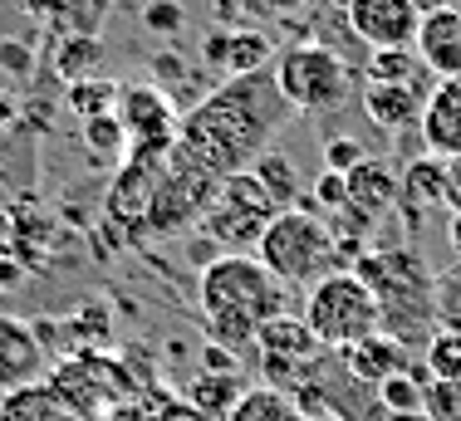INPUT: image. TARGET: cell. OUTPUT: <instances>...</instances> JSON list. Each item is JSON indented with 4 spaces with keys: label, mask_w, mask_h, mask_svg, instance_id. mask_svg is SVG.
<instances>
[{
    "label": "cell",
    "mask_w": 461,
    "mask_h": 421,
    "mask_svg": "<svg viewBox=\"0 0 461 421\" xmlns=\"http://www.w3.org/2000/svg\"><path fill=\"white\" fill-rule=\"evenodd\" d=\"M344 182H348V202L344 206H354L358 216L373 220V226L398 206V172H393L383 157H364L354 172L344 176Z\"/></svg>",
    "instance_id": "cell-20"
},
{
    "label": "cell",
    "mask_w": 461,
    "mask_h": 421,
    "mask_svg": "<svg viewBox=\"0 0 461 421\" xmlns=\"http://www.w3.org/2000/svg\"><path fill=\"white\" fill-rule=\"evenodd\" d=\"M98 59H104V44H98L94 35H74L69 44H59V49H54V64H59V74H64L69 84L94 79Z\"/></svg>",
    "instance_id": "cell-30"
},
{
    "label": "cell",
    "mask_w": 461,
    "mask_h": 421,
    "mask_svg": "<svg viewBox=\"0 0 461 421\" xmlns=\"http://www.w3.org/2000/svg\"><path fill=\"white\" fill-rule=\"evenodd\" d=\"M285 299H290V290L256 255H216L212 264H202V280H196V304H202L206 334L230 353L256 348L260 328L270 318L290 314Z\"/></svg>",
    "instance_id": "cell-2"
},
{
    "label": "cell",
    "mask_w": 461,
    "mask_h": 421,
    "mask_svg": "<svg viewBox=\"0 0 461 421\" xmlns=\"http://www.w3.org/2000/svg\"><path fill=\"white\" fill-rule=\"evenodd\" d=\"M417 132H422V152H432V157H461V74L432 84Z\"/></svg>",
    "instance_id": "cell-16"
},
{
    "label": "cell",
    "mask_w": 461,
    "mask_h": 421,
    "mask_svg": "<svg viewBox=\"0 0 461 421\" xmlns=\"http://www.w3.org/2000/svg\"><path fill=\"white\" fill-rule=\"evenodd\" d=\"M216 192H221L216 176L186 167V162H167V172L158 182V196L148 206V236H182L186 226H202Z\"/></svg>",
    "instance_id": "cell-10"
},
{
    "label": "cell",
    "mask_w": 461,
    "mask_h": 421,
    "mask_svg": "<svg viewBox=\"0 0 461 421\" xmlns=\"http://www.w3.org/2000/svg\"><path fill=\"white\" fill-rule=\"evenodd\" d=\"M422 108H427V94H417L408 84H364V113L373 128L383 132H412L422 123Z\"/></svg>",
    "instance_id": "cell-19"
},
{
    "label": "cell",
    "mask_w": 461,
    "mask_h": 421,
    "mask_svg": "<svg viewBox=\"0 0 461 421\" xmlns=\"http://www.w3.org/2000/svg\"><path fill=\"white\" fill-rule=\"evenodd\" d=\"M422 417L427 421H461V382L427 378V387H422Z\"/></svg>",
    "instance_id": "cell-32"
},
{
    "label": "cell",
    "mask_w": 461,
    "mask_h": 421,
    "mask_svg": "<svg viewBox=\"0 0 461 421\" xmlns=\"http://www.w3.org/2000/svg\"><path fill=\"white\" fill-rule=\"evenodd\" d=\"M339 358H344V368L354 372V378L364 382V387H383L388 378H398V372H408V368H412L408 343L393 338L388 328H383V334H373V338H364L358 348L339 353Z\"/></svg>",
    "instance_id": "cell-18"
},
{
    "label": "cell",
    "mask_w": 461,
    "mask_h": 421,
    "mask_svg": "<svg viewBox=\"0 0 461 421\" xmlns=\"http://www.w3.org/2000/svg\"><path fill=\"white\" fill-rule=\"evenodd\" d=\"M304 421H348V417H339V412H324V417H304Z\"/></svg>",
    "instance_id": "cell-45"
},
{
    "label": "cell",
    "mask_w": 461,
    "mask_h": 421,
    "mask_svg": "<svg viewBox=\"0 0 461 421\" xmlns=\"http://www.w3.org/2000/svg\"><path fill=\"white\" fill-rule=\"evenodd\" d=\"M167 162H172V148H128V157L118 162L113 186H108V220L113 226L148 230V206L158 196Z\"/></svg>",
    "instance_id": "cell-11"
},
{
    "label": "cell",
    "mask_w": 461,
    "mask_h": 421,
    "mask_svg": "<svg viewBox=\"0 0 461 421\" xmlns=\"http://www.w3.org/2000/svg\"><path fill=\"white\" fill-rule=\"evenodd\" d=\"M226 421H304V412L280 387H246V397L230 407Z\"/></svg>",
    "instance_id": "cell-25"
},
{
    "label": "cell",
    "mask_w": 461,
    "mask_h": 421,
    "mask_svg": "<svg viewBox=\"0 0 461 421\" xmlns=\"http://www.w3.org/2000/svg\"><path fill=\"white\" fill-rule=\"evenodd\" d=\"M196 412L192 407H167V412H158V417H148V421H192Z\"/></svg>",
    "instance_id": "cell-43"
},
{
    "label": "cell",
    "mask_w": 461,
    "mask_h": 421,
    "mask_svg": "<svg viewBox=\"0 0 461 421\" xmlns=\"http://www.w3.org/2000/svg\"><path fill=\"white\" fill-rule=\"evenodd\" d=\"M118 94H123V84H113V79H79V84H69V108H74L79 118L113 113V108H118Z\"/></svg>",
    "instance_id": "cell-31"
},
{
    "label": "cell",
    "mask_w": 461,
    "mask_h": 421,
    "mask_svg": "<svg viewBox=\"0 0 461 421\" xmlns=\"http://www.w3.org/2000/svg\"><path fill=\"white\" fill-rule=\"evenodd\" d=\"M300 5H304V0H266V10H270V15H294Z\"/></svg>",
    "instance_id": "cell-44"
},
{
    "label": "cell",
    "mask_w": 461,
    "mask_h": 421,
    "mask_svg": "<svg viewBox=\"0 0 461 421\" xmlns=\"http://www.w3.org/2000/svg\"><path fill=\"white\" fill-rule=\"evenodd\" d=\"M422 368L442 382H461V334L456 328H437L422 348Z\"/></svg>",
    "instance_id": "cell-29"
},
{
    "label": "cell",
    "mask_w": 461,
    "mask_h": 421,
    "mask_svg": "<svg viewBox=\"0 0 461 421\" xmlns=\"http://www.w3.org/2000/svg\"><path fill=\"white\" fill-rule=\"evenodd\" d=\"M447 216H461V157H447Z\"/></svg>",
    "instance_id": "cell-39"
},
{
    "label": "cell",
    "mask_w": 461,
    "mask_h": 421,
    "mask_svg": "<svg viewBox=\"0 0 461 421\" xmlns=\"http://www.w3.org/2000/svg\"><path fill=\"white\" fill-rule=\"evenodd\" d=\"M142 25H148L152 35H177L186 25V10L177 0H148V5H142Z\"/></svg>",
    "instance_id": "cell-36"
},
{
    "label": "cell",
    "mask_w": 461,
    "mask_h": 421,
    "mask_svg": "<svg viewBox=\"0 0 461 421\" xmlns=\"http://www.w3.org/2000/svg\"><path fill=\"white\" fill-rule=\"evenodd\" d=\"M437 328H456L461 334V264L437 280Z\"/></svg>",
    "instance_id": "cell-34"
},
{
    "label": "cell",
    "mask_w": 461,
    "mask_h": 421,
    "mask_svg": "<svg viewBox=\"0 0 461 421\" xmlns=\"http://www.w3.org/2000/svg\"><path fill=\"white\" fill-rule=\"evenodd\" d=\"M256 260L276 274L285 290H314L334 270H344L329 220L314 216V210H300V206L280 210L266 226V236L256 246Z\"/></svg>",
    "instance_id": "cell-4"
},
{
    "label": "cell",
    "mask_w": 461,
    "mask_h": 421,
    "mask_svg": "<svg viewBox=\"0 0 461 421\" xmlns=\"http://www.w3.org/2000/svg\"><path fill=\"white\" fill-rule=\"evenodd\" d=\"M324 353L329 348L310 334V324H304L300 314H280V318H270V324L256 334L260 378H270L266 387H280V392H294V387L310 382Z\"/></svg>",
    "instance_id": "cell-9"
},
{
    "label": "cell",
    "mask_w": 461,
    "mask_h": 421,
    "mask_svg": "<svg viewBox=\"0 0 461 421\" xmlns=\"http://www.w3.org/2000/svg\"><path fill=\"white\" fill-rule=\"evenodd\" d=\"M447 246H452L456 264H461V216H447Z\"/></svg>",
    "instance_id": "cell-42"
},
{
    "label": "cell",
    "mask_w": 461,
    "mask_h": 421,
    "mask_svg": "<svg viewBox=\"0 0 461 421\" xmlns=\"http://www.w3.org/2000/svg\"><path fill=\"white\" fill-rule=\"evenodd\" d=\"M280 216V206L266 196V186L256 182V172H236L221 182L212 210L202 216V236L212 240L221 255H256L266 226Z\"/></svg>",
    "instance_id": "cell-7"
},
{
    "label": "cell",
    "mask_w": 461,
    "mask_h": 421,
    "mask_svg": "<svg viewBox=\"0 0 461 421\" xmlns=\"http://www.w3.org/2000/svg\"><path fill=\"white\" fill-rule=\"evenodd\" d=\"M354 274L373 290L383 309V328L402 343H417V334H437V280L427 274L422 255L408 246L393 250H364Z\"/></svg>",
    "instance_id": "cell-3"
},
{
    "label": "cell",
    "mask_w": 461,
    "mask_h": 421,
    "mask_svg": "<svg viewBox=\"0 0 461 421\" xmlns=\"http://www.w3.org/2000/svg\"><path fill=\"white\" fill-rule=\"evenodd\" d=\"M20 5H25V15H64V10H69V0H20Z\"/></svg>",
    "instance_id": "cell-40"
},
{
    "label": "cell",
    "mask_w": 461,
    "mask_h": 421,
    "mask_svg": "<svg viewBox=\"0 0 461 421\" xmlns=\"http://www.w3.org/2000/svg\"><path fill=\"white\" fill-rule=\"evenodd\" d=\"M344 15L368 49L417 44V25H422V10L412 0H344Z\"/></svg>",
    "instance_id": "cell-13"
},
{
    "label": "cell",
    "mask_w": 461,
    "mask_h": 421,
    "mask_svg": "<svg viewBox=\"0 0 461 421\" xmlns=\"http://www.w3.org/2000/svg\"><path fill=\"white\" fill-rule=\"evenodd\" d=\"M432 372L427 368H408V372H398V378H388L378 387V407L388 417H402V421H417L422 417V387Z\"/></svg>",
    "instance_id": "cell-27"
},
{
    "label": "cell",
    "mask_w": 461,
    "mask_h": 421,
    "mask_svg": "<svg viewBox=\"0 0 461 421\" xmlns=\"http://www.w3.org/2000/svg\"><path fill=\"white\" fill-rule=\"evenodd\" d=\"M250 172H256V182L266 186V196L276 202L280 210H290V206H300V172H294V162L285 157V152H260L256 162H250Z\"/></svg>",
    "instance_id": "cell-24"
},
{
    "label": "cell",
    "mask_w": 461,
    "mask_h": 421,
    "mask_svg": "<svg viewBox=\"0 0 461 421\" xmlns=\"http://www.w3.org/2000/svg\"><path fill=\"white\" fill-rule=\"evenodd\" d=\"M290 118H294V108L285 103L270 69L236 74V79L216 84L202 103H192L182 113L172 162H186V167L226 182L236 172H250V162L260 152H270V138Z\"/></svg>",
    "instance_id": "cell-1"
},
{
    "label": "cell",
    "mask_w": 461,
    "mask_h": 421,
    "mask_svg": "<svg viewBox=\"0 0 461 421\" xmlns=\"http://www.w3.org/2000/svg\"><path fill=\"white\" fill-rule=\"evenodd\" d=\"M276 64V40L266 30H226V54L221 69L236 79V74H260Z\"/></svg>",
    "instance_id": "cell-23"
},
{
    "label": "cell",
    "mask_w": 461,
    "mask_h": 421,
    "mask_svg": "<svg viewBox=\"0 0 461 421\" xmlns=\"http://www.w3.org/2000/svg\"><path fill=\"white\" fill-rule=\"evenodd\" d=\"M398 206L412 230L422 226V216L447 210V157H432V152L408 157V167L398 172Z\"/></svg>",
    "instance_id": "cell-15"
},
{
    "label": "cell",
    "mask_w": 461,
    "mask_h": 421,
    "mask_svg": "<svg viewBox=\"0 0 461 421\" xmlns=\"http://www.w3.org/2000/svg\"><path fill=\"white\" fill-rule=\"evenodd\" d=\"M118 123L128 128V148H177V103L158 84H128L118 94Z\"/></svg>",
    "instance_id": "cell-12"
},
{
    "label": "cell",
    "mask_w": 461,
    "mask_h": 421,
    "mask_svg": "<svg viewBox=\"0 0 461 421\" xmlns=\"http://www.w3.org/2000/svg\"><path fill=\"white\" fill-rule=\"evenodd\" d=\"M373 421H383V417H373Z\"/></svg>",
    "instance_id": "cell-46"
},
{
    "label": "cell",
    "mask_w": 461,
    "mask_h": 421,
    "mask_svg": "<svg viewBox=\"0 0 461 421\" xmlns=\"http://www.w3.org/2000/svg\"><path fill=\"white\" fill-rule=\"evenodd\" d=\"M45 372H50V353L40 343L35 324H25L15 314H0V392L45 382Z\"/></svg>",
    "instance_id": "cell-14"
},
{
    "label": "cell",
    "mask_w": 461,
    "mask_h": 421,
    "mask_svg": "<svg viewBox=\"0 0 461 421\" xmlns=\"http://www.w3.org/2000/svg\"><path fill=\"white\" fill-rule=\"evenodd\" d=\"M216 5V20H221V30H256L250 20L270 15L266 0H212Z\"/></svg>",
    "instance_id": "cell-35"
},
{
    "label": "cell",
    "mask_w": 461,
    "mask_h": 421,
    "mask_svg": "<svg viewBox=\"0 0 461 421\" xmlns=\"http://www.w3.org/2000/svg\"><path fill=\"white\" fill-rule=\"evenodd\" d=\"M240 397H246L240 372H202V378H192V387H186V407L196 417H212V421H226Z\"/></svg>",
    "instance_id": "cell-22"
},
{
    "label": "cell",
    "mask_w": 461,
    "mask_h": 421,
    "mask_svg": "<svg viewBox=\"0 0 461 421\" xmlns=\"http://www.w3.org/2000/svg\"><path fill=\"white\" fill-rule=\"evenodd\" d=\"M64 334H74L79 343H108V309H104V299H89V304L79 309V314L64 324Z\"/></svg>",
    "instance_id": "cell-33"
},
{
    "label": "cell",
    "mask_w": 461,
    "mask_h": 421,
    "mask_svg": "<svg viewBox=\"0 0 461 421\" xmlns=\"http://www.w3.org/2000/svg\"><path fill=\"white\" fill-rule=\"evenodd\" d=\"M417 54L437 79H456L461 74V5H437L417 25Z\"/></svg>",
    "instance_id": "cell-17"
},
{
    "label": "cell",
    "mask_w": 461,
    "mask_h": 421,
    "mask_svg": "<svg viewBox=\"0 0 461 421\" xmlns=\"http://www.w3.org/2000/svg\"><path fill=\"white\" fill-rule=\"evenodd\" d=\"M270 74H276V88L294 113H334L348 98V64L334 49H324L320 40L280 49Z\"/></svg>",
    "instance_id": "cell-6"
},
{
    "label": "cell",
    "mask_w": 461,
    "mask_h": 421,
    "mask_svg": "<svg viewBox=\"0 0 461 421\" xmlns=\"http://www.w3.org/2000/svg\"><path fill=\"white\" fill-rule=\"evenodd\" d=\"M456 5H461V0H456Z\"/></svg>",
    "instance_id": "cell-47"
},
{
    "label": "cell",
    "mask_w": 461,
    "mask_h": 421,
    "mask_svg": "<svg viewBox=\"0 0 461 421\" xmlns=\"http://www.w3.org/2000/svg\"><path fill=\"white\" fill-rule=\"evenodd\" d=\"M364 157H368V152H364V142H358V138H329L324 142V167L329 172H344L348 176Z\"/></svg>",
    "instance_id": "cell-37"
},
{
    "label": "cell",
    "mask_w": 461,
    "mask_h": 421,
    "mask_svg": "<svg viewBox=\"0 0 461 421\" xmlns=\"http://www.w3.org/2000/svg\"><path fill=\"white\" fill-rule=\"evenodd\" d=\"M304 324L329 353H348L364 338L383 334V309L354 270H334L304 299Z\"/></svg>",
    "instance_id": "cell-5"
},
{
    "label": "cell",
    "mask_w": 461,
    "mask_h": 421,
    "mask_svg": "<svg viewBox=\"0 0 461 421\" xmlns=\"http://www.w3.org/2000/svg\"><path fill=\"white\" fill-rule=\"evenodd\" d=\"M64 407L50 392V382H30L15 392H0V421H59Z\"/></svg>",
    "instance_id": "cell-26"
},
{
    "label": "cell",
    "mask_w": 461,
    "mask_h": 421,
    "mask_svg": "<svg viewBox=\"0 0 461 421\" xmlns=\"http://www.w3.org/2000/svg\"><path fill=\"white\" fill-rule=\"evenodd\" d=\"M0 69L15 74V79H25L30 74V49L25 44H0Z\"/></svg>",
    "instance_id": "cell-38"
},
{
    "label": "cell",
    "mask_w": 461,
    "mask_h": 421,
    "mask_svg": "<svg viewBox=\"0 0 461 421\" xmlns=\"http://www.w3.org/2000/svg\"><path fill=\"white\" fill-rule=\"evenodd\" d=\"M50 392L59 397V407L69 417H84V421H98L108 417L118 402L128 397V378L118 363L98 358V353H69L64 363L50 368Z\"/></svg>",
    "instance_id": "cell-8"
},
{
    "label": "cell",
    "mask_w": 461,
    "mask_h": 421,
    "mask_svg": "<svg viewBox=\"0 0 461 421\" xmlns=\"http://www.w3.org/2000/svg\"><path fill=\"white\" fill-rule=\"evenodd\" d=\"M84 152L98 162H123L128 157V128L118 123V113L84 118Z\"/></svg>",
    "instance_id": "cell-28"
},
{
    "label": "cell",
    "mask_w": 461,
    "mask_h": 421,
    "mask_svg": "<svg viewBox=\"0 0 461 421\" xmlns=\"http://www.w3.org/2000/svg\"><path fill=\"white\" fill-rule=\"evenodd\" d=\"M437 74L422 64L417 44H398V49H368V64H364V84H408L417 94H432Z\"/></svg>",
    "instance_id": "cell-21"
},
{
    "label": "cell",
    "mask_w": 461,
    "mask_h": 421,
    "mask_svg": "<svg viewBox=\"0 0 461 421\" xmlns=\"http://www.w3.org/2000/svg\"><path fill=\"white\" fill-rule=\"evenodd\" d=\"M20 280H25V270H20V264L10 260V255H0V290H15Z\"/></svg>",
    "instance_id": "cell-41"
}]
</instances>
